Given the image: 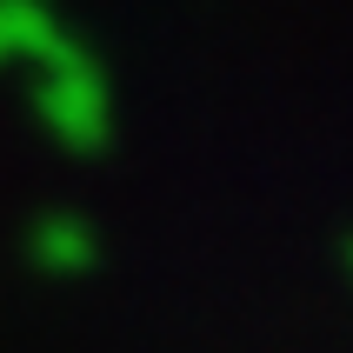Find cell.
Returning a JSON list of instances; mask_svg holds the SVG:
<instances>
[{
  "instance_id": "obj_1",
  "label": "cell",
  "mask_w": 353,
  "mask_h": 353,
  "mask_svg": "<svg viewBox=\"0 0 353 353\" xmlns=\"http://www.w3.org/2000/svg\"><path fill=\"white\" fill-rule=\"evenodd\" d=\"M40 114H47V127H54L60 140L94 147V140H100V87H94V74H87V67H67V74L47 87Z\"/></svg>"
},
{
  "instance_id": "obj_2",
  "label": "cell",
  "mask_w": 353,
  "mask_h": 353,
  "mask_svg": "<svg viewBox=\"0 0 353 353\" xmlns=\"http://www.w3.org/2000/svg\"><path fill=\"white\" fill-rule=\"evenodd\" d=\"M34 247H60L54 267H87V254H94V234L87 227H74V220H47L34 234Z\"/></svg>"
}]
</instances>
